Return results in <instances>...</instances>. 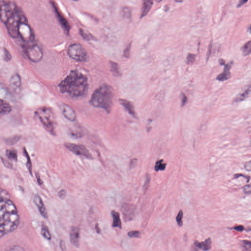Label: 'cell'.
Listing matches in <instances>:
<instances>
[{
  "mask_svg": "<svg viewBox=\"0 0 251 251\" xmlns=\"http://www.w3.org/2000/svg\"><path fill=\"white\" fill-rule=\"evenodd\" d=\"M19 224V216L12 201L0 195V237L14 232Z\"/></svg>",
  "mask_w": 251,
  "mask_h": 251,
  "instance_id": "obj_1",
  "label": "cell"
},
{
  "mask_svg": "<svg viewBox=\"0 0 251 251\" xmlns=\"http://www.w3.org/2000/svg\"><path fill=\"white\" fill-rule=\"evenodd\" d=\"M59 89L73 98L84 96L88 89V78L77 70H72L59 84Z\"/></svg>",
  "mask_w": 251,
  "mask_h": 251,
  "instance_id": "obj_2",
  "label": "cell"
},
{
  "mask_svg": "<svg viewBox=\"0 0 251 251\" xmlns=\"http://www.w3.org/2000/svg\"><path fill=\"white\" fill-rule=\"evenodd\" d=\"M114 98L113 89L108 84H103L95 90L90 98V105L101 108L110 113L112 109Z\"/></svg>",
  "mask_w": 251,
  "mask_h": 251,
  "instance_id": "obj_3",
  "label": "cell"
},
{
  "mask_svg": "<svg viewBox=\"0 0 251 251\" xmlns=\"http://www.w3.org/2000/svg\"><path fill=\"white\" fill-rule=\"evenodd\" d=\"M35 113L45 129L52 135H56V119L52 109L46 107H42L38 108Z\"/></svg>",
  "mask_w": 251,
  "mask_h": 251,
  "instance_id": "obj_4",
  "label": "cell"
},
{
  "mask_svg": "<svg viewBox=\"0 0 251 251\" xmlns=\"http://www.w3.org/2000/svg\"><path fill=\"white\" fill-rule=\"evenodd\" d=\"M26 19L23 12L16 8L15 11L11 18L8 20L6 23V29L9 35L13 38H17L19 36L18 30L20 24L23 20Z\"/></svg>",
  "mask_w": 251,
  "mask_h": 251,
  "instance_id": "obj_5",
  "label": "cell"
},
{
  "mask_svg": "<svg viewBox=\"0 0 251 251\" xmlns=\"http://www.w3.org/2000/svg\"><path fill=\"white\" fill-rule=\"evenodd\" d=\"M68 55L74 60L84 62L88 60V55L84 48L79 44H73L68 47Z\"/></svg>",
  "mask_w": 251,
  "mask_h": 251,
  "instance_id": "obj_6",
  "label": "cell"
},
{
  "mask_svg": "<svg viewBox=\"0 0 251 251\" xmlns=\"http://www.w3.org/2000/svg\"><path fill=\"white\" fill-rule=\"evenodd\" d=\"M19 36L26 43L29 44L33 43L34 40V33L31 27L29 25L27 20L21 21L18 30Z\"/></svg>",
  "mask_w": 251,
  "mask_h": 251,
  "instance_id": "obj_7",
  "label": "cell"
},
{
  "mask_svg": "<svg viewBox=\"0 0 251 251\" xmlns=\"http://www.w3.org/2000/svg\"><path fill=\"white\" fill-rule=\"evenodd\" d=\"M25 52L29 58L33 62H39L43 58V51L37 44L32 43L28 45L26 48Z\"/></svg>",
  "mask_w": 251,
  "mask_h": 251,
  "instance_id": "obj_8",
  "label": "cell"
},
{
  "mask_svg": "<svg viewBox=\"0 0 251 251\" xmlns=\"http://www.w3.org/2000/svg\"><path fill=\"white\" fill-rule=\"evenodd\" d=\"M16 6L12 4L6 3L5 0H0V20L6 24L13 15Z\"/></svg>",
  "mask_w": 251,
  "mask_h": 251,
  "instance_id": "obj_9",
  "label": "cell"
},
{
  "mask_svg": "<svg viewBox=\"0 0 251 251\" xmlns=\"http://www.w3.org/2000/svg\"><path fill=\"white\" fill-rule=\"evenodd\" d=\"M64 145L68 150L76 155L84 157L89 160L93 159V155L83 145L71 143H66Z\"/></svg>",
  "mask_w": 251,
  "mask_h": 251,
  "instance_id": "obj_10",
  "label": "cell"
},
{
  "mask_svg": "<svg viewBox=\"0 0 251 251\" xmlns=\"http://www.w3.org/2000/svg\"><path fill=\"white\" fill-rule=\"evenodd\" d=\"M121 211L124 221L129 222L135 219L136 215V208L135 205L128 203H124L121 206Z\"/></svg>",
  "mask_w": 251,
  "mask_h": 251,
  "instance_id": "obj_11",
  "label": "cell"
},
{
  "mask_svg": "<svg viewBox=\"0 0 251 251\" xmlns=\"http://www.w3.org/2000/svg\"><path fill=\"white\" fill-rule=\"evenodd\" d=\"M52 6H53V9H55V12L56 14V16L58 17V19L61 23V25L62 26V28L64 29L65 32L68 34L69 33L70 30L71 29V27L70 26L69 23L68 22L66 19L63 16L62 14L59 11L58 9V7L56 5L54 2H52Z\"/></svg>",
  "mask_w": 251,
  "mask_h": 251,
  "instance_id": "obj_12",
  "label": "cell"
},
{
  "mask_svg": "<svg viewBox=\"0 0 251 251\" xmlns=\"http://www.w3.org/2000/svg\"><path fill=\"white\" fill-rule=\"evenodd\" d=\"M80 229L76 226H72L71 227L70 232V238L71 243L76 248L80 247Z\"/></svg>",
  "mask_w": 251,
  "mask_h": 251,
  "instance_id": "obj_13",
  "label": "cell"
},
{
  "mask_svg": "<svg viewBox=\"0 0 251 251\" xmlns=\"http://www.w3.org/2000/svg\"><path fill=\"white\" fill-rule=\"evenodd\" d=\"M61 109L64 116L68 120L73 122L76 119V114L72 108L66 104L63 103L61 105Z\"/></svg>",
  "mask_w": 251,
  "mask_h": 251,
  "instance_id": "obj_14",
  "label": "cell"
},
{
  "mask_svg": "<svg viewBox=\"0 0 251 251\" xmlns=\"http://www.w3.org/2000/svg\"><path fill=\"white\" fill-rule=\"evenodd\" d=\"M34 202L37 206L40 214L45 218H47L48 217L47 211L46 208L45 207L44 204L43 203V201L39 195H35L34 198Z\"/></svg>",
  "mask_w": 251,
  "mask_h": 251,
  "instance_id": "obj_15",
  "label": "cell"
},
{
  "mask_svg": "<svg viewBox=\"0 0 251 251\" xmlns=\"http://www.w3.org/2000/svg\"><path fill=\"white\" fill-rule=\"evenodd\" d=\"M119 102L120 103H121V105L125 108V109L130 115H132L135 118H136V113H135V107L133 106V104L132 102L129 101V100H125V99H120Z\"/></svg>",
  "mask_w": 251,
  "mask_h": 251,
  "instance_id": "obj_16",
  "label": "cell"
},
{
  "mask_svg": "<svg viewBox=\"0 0 251 251\" xmlns=\"http://www.w3.org/2000/svg\"><path fill=\"white\" fill-rule=\"evenodd\" d=\"M232 62L230 63L227 64L225 65L224 69L223 70V72L221 74H219L217 77V80L219 81H225L226 80H228L230 78V68L232 66Z\"/></svg>",
  "mask_w": 251,
  "mask_h": 251,
  "instance_id": "obj_17",
  "label": "cell"
},
{
  "mask_svg": "<svg viewBox=\"0 0 251 251\" xmlns=\"http://www.w3.org/2000/svg\"><path fill=\"white\" fill-rule=\"evenodd\" d=\"M154 0H143L141 13V18H143L148 14L152 8Z\"/></svg>",
  "mask_w": 251,
  "mask_h": 251,
  "instance_id": "obj_18",
  "label": "cell"
},
{
  "mask_svg": "<svg viewBox=\"0 0 251 251\" xmlns=\"http://www.w3.org/2000/svg\"><path fill=\"white\" fill-rule=\"evenodd\" d=\"M10 84L12 88L15 91L19 90L21 88V77L18 74H14L10 80Z\"/></svg>",
  "mask_w": 251,
  "mask_h": 251,
  "instance_id": "obj_19",
  "label": "cell"
},
{
  "mask_svg": "<svg viewBox=\"0 0 251 251\" xmlns=\"http://www.w3.org/2000/svg\"><path fill=\"white\" fill-rule=\"evenodd\" d=\"M195 246L197 248L204 251H208L211 248V240L210 238H208L204 242H199L196 241L194 243Z\"/></svg>",
  "mask_w": 251,
  "mask_h": 251,
  "instance_id": "obj_20",
  "label": "cell"
},
{
  "mask_svg": "<svg viewBox=\"0 0 251 251\" xmlns=\"http://www.w3.org/2000/svg\"><path fill=\"white\" fill-rule=\"evenodd\" d=\"M111 213L113 218V227H118L119 229H121L122 228V222L120 219L119 213L114 210H112Z\"/></svg>",
  "mask_w": 251,
  "mask_h": 251,
  "instance_id": "obj_21",
  "label": "cell"
},
{
  "mask_svg": "<svg viewBox=\"0 0 251 251\" xmlns=\"http://www.w3.org/2000/svg\"><path fill=\"white\" fill-rule=\"evenodd\" d=\"M11 110V106L5 101L0 99V115L8 113Z\"/></svg>",
  "mask_w": 251,
  "mask_h": 251,
  "instance_id": "obj_22",
  "label": "cell"
},
{
  "mask_svg": "<svg viewBox=\"0 0 251 251\" xmlns=\"http://www.w3.org/2000/svg\"><path fill=\"white\" fill-rule=\"evenodd\" d=\"M110 67L112 74L115 77H120L121 75V72L118 64L114 61L110 62Z\"/></svg>",
  "mask_w": 251,
  "mask_h": 251,
  "instance_id": "obj_23",
  "label": "cell"
},
{
  "mask_svg": "<svg viewBox=\"0 0 251 251\" xmlns=\"http://www.w3.org/2000/svg\"><path fill=\"white\" fill-rule=\"evenodd\" d=\"M250 91H251V88H250V86H249V88L247 89L245 91L237 96V97L235 99V102H239L244 100L248 97Z\"/></svg>",
  "mask_w": 251,
  "mask_h": 251,
  "instance_id": "obj_24",
  "label": "cell"
},
{
  "mask_svg": "<svg viewBox=\"0 0 251 251\" xmlns=\"http://www.w3.org/2000/svg\"><path fill=\"white\" fill-rule=\"evenodd\" d=\"M42 236L47 240H51L52 239V235L51 234L50 230H49L47 226L43 224L42 226L41 230Z\"/></svg>",
  "mask_w": 251,
  "mask_h": 251,
  "instance_id": "obj_25",
  "label": "cell"
},
{
  "mask_svg": "<svg viewBox=\"0 0 251 251\" xmlns=\"http://www.w3.org/2000/svg\"><path fill=\"white\" fill-rule=\"evenodd\" d=\"M242 53L244 56H247L250 55L251 51V41H249L245 44L241 48Z\"/></svg>",
  "mask_w": 251,
  "mask_h": 251,
  "instance_id": "obj_26",
  "label": "cell"
},
{
  "mask_svg": "<svg viewBox=\"0 0 251 251\" xmlns=\"http://www.w3.org/2000/svg\"><path fill=\"white\" fill-rule=\"evenodd\" d=\"M21 139V136L20 135H15L8 138L5 139V142L9 145H14L18 142V141Z\"/></svg>",
  "mask_w": 251,
  "mask_h": 251,
  "instance_id": "obj_27",
  "label": "cell"
},
{
  "mask_svg": "<svg viewBox=\"0 0 251 251\" xmlns=\"http://www.w3.org/2000/svg\"><path fill=\"white\" fill-rule=\"evenodd\" d=\"M80 34H81V36L86 40H95V37L91 34L89 31H86V30L81 29L80 30Z\"/></svg>",
  "mask_w": 251,
  "mask_h": 251,
  "instance_id": "obj_28",
  "label": "cell"
},
{
  "mask_svg": "<svg viewBox=\"0 0 251 251\" xmlns=\"http://www.w3.org/2000/svg\"><path fill=\"white\" fill-rule=\"evenodd\" d=\"M69 135L72 138H76V139L80 138L83 136V133L81 132H80V131L76 130H73V129L69 130Z\"/></svg>",
  "mask_w": 251,
  "mask_h": 251,
  "instance_id": "obj_29",
  "label": "cell"
},
{
  "mask_svg": "<svg viewBox=\"0 0 251 251\" xmlns=\"http://www.w3.org/2000/svg\"><path fill=\"white\" fill-rule=\"evenodd\" d=\"M166 164L163 163V160H160L157 161L155 163V170L156 172H158L160 170L163 171L165 169Z\"/></svg>",
  "mask_w": 251,
  "mask_h": 251,
  "instance_id": "obj_30",
  "label": "cell"
},
{
  "mask_svg": "<svg viewBox=\"0 0 251 251\" xmlns=\"http://www.w3.org/2000/svg\"><path fill=\"white\" fill-rule=\"evenodd\" d=\"M6 154L9 159L14 160L15 161L17 160V153L14 150H8L6 151Z\"/></svg>",
  "mask_w": 251,
  "mask_h": 251,
  "instance_id": "obj_31",
  "label": "cell"
},
{
  "mask_svg": "<svg viewBox=\"0 0 251 251\" xmlns=\"http://www.w3.org/2000/svg\"><path fill=\"white\" fill-rule=\"evenodd\" d=\"M151 182V176L149 174H147L145 176V180L143 185V190L144 193H146L150 186Z\"/></svg>",
  "mask_w": 251,
  "mask_h": 251,
  "instance_id": "obj_32",
  "label": "cell"
},
{
  "mask_svg": "<svg viewBox=\"0 0 251 251\" xmlns=\"http://www.w3.org/2000/svg\"><path fill=\"white\" fill-rule=\"evenodd\" d=\"M183 213L182 210L179 211L177 217H176V221L177 222L178 226L182 227L183 225Z\"/></svg>",
  "mask_w": 251,
  "mask_h": 251,
  "instance_id": "obj_33",
  "label": "cell"
},
{
  "mask_svg": "<svg viewBox=\"0 0 251 251\" xmlns=\"http://www.w3.org/2000/svg\"><path fill=\"white\" fill-rule=\"evenodd\" d=\"M196 56L194 54L189 53L186 58V63L188 64H191L193 63L195 61Z\"/></svg>",
  "mask_w": 251,
  "mask_h": 251,
  "instance_id": "obj_34",
  "label": "cell"
},
{
  "mask_svg": "<svg viewBox=\"0 0 251 251\" xmlns=\"http://www.w3.org/2000/svg\"><path fill=\"white\" fill-rule=\"evenodd\" d=\"M140 235V232L138 230H132L128 233V235L130 238H138Z\"/></svg>",
  "mask_w": 251,
  "mask_h": 251,
  "instance_id": "obj_35",
  "label": "cell"
},
{
  "mask_svg": "<svg viewBox=\"0 0 251 251\" xmlns=\"http://www.w3.org/2000/svg\"><path fill=\"white\" fill-rule=\"evenodd\" d=\"M11 55L9 53V51L7 50L6 49H4V58L6 61H9L11 59Z\"/></svg>",
  "mask_w": 251,
  "mask_h": 251,
  "instance_id": "obj_36",
  "label": "cell"
},
{
  "mask_svg": "<svg viewBox=\"0 0 251 251\" xmlns=\"http://www.w3.org/2000/svg\"><path fill=\"white\" fill-rule=\"evenodd\" d=\"M123 15H124V17H125L128 19V18L130 19V17H131V11L129 8H127L124 9L123 11Z\"/></svg>",
  "mask_w": 251,
  "mask_h": 251,
  "instance_id": "obj_37",
  "label": "cell"
},
{
  "mask_svg": "<svg viewBox=\"0 0 251 251\" xmlns=\"http://www.w3.org/2000/svg\"><path fill=\"white\" fill-rule=\"evenodd\" d=\"M242 245L243 248L245 249L247 251H250L251 249V242L249 241H242Z\"/></svg>",
  "mask_w": 251,
  "mask_h": 251,
  "instance_id": "obj_38",
  "label": "cell"
},
{
  "mask_svg": "<svg viewBox=\"0 0 251 251\" xmlns=\"http://www.w3.org/2000/svg\"><path fill=\"white\" fill-rule=\"evenodd\" d=\"M23 152H24V153L26 157L27 158V160H28V163H27V165H28V167L29 170L30 171V172H31V161H30V158H29V156L28 154L27 153V151L25 149H24L23 150Z\"/></svg>",
  "mask_w": 251,
  "mask_h": 251,
  "instance_id": "obj_39",
  "label": "cell"
},
{
  "mask_svg": "<svg viewBox=\"0 0 251 251\" xmlns=\"http://www.w3.org/2000/svg\"><path fill=\"white\" fill-rule=\"evenodd\" d=\"M130 48H131V43H130L127 47L126 48L124 52V56L126 58H129L130 54Z\"/></svg>",
  "mask_w": 251,
  "mask_h": 251,
  "instance_id": "obj_40",
  "label": "cell"
},
{
  "mask_svg": "<svg viewBox=\"0 0 251 251\" xmlns=\"http://www.w3.org/2000/svg\"><path fill=\"white\" fill-rule=\"evenodd\" d=\"M58 195L59 198H61V199H64L66 196V191L64 189H62L61 191H59L58 193Z\"/></svg>",
  "mask_w": 251,
  "mask_h": 251,
  "instance_id": "obj_41",
  "label": "cell"
},
{
  "mask_svg": "<svg viewBox=\"0 0 251 251\" xmlns=\"http://www.w3.org/2000/svg\"><path fill=\"white\" fill-rule=\"evenodd\" d=\"M212 42L211 41L210 45H209V46H208V53H207V61H208L210 56V55H211V51H212Z\"/></svg>",
  "mask_w": 251,
  "mask_h": 251,
  "instance_id": "obj_42",
  "label": "cell"
},
{
  "mask_svg": "<svg viewBox=\"0 0 251 251\" xmlns=\"http://www.w3.org/2000/svg\"><path fill=\"white\" fill-rule=\"evenodd\" d=\"M137 162H138V160L136 158H133L131 160L130 163V168L132 169L135 167L137 164Z\"/></svg>",
  "mask_w": 251,
  "mask_h": 251,
  "instance_id": "obj_43",
  "label": "cell"
},
{
  "mask_svg": "<svg viewBox=\"0 0 251 251\" xmlns=\"http://www.w3.org/2000/svg\"><path fill=\"white\" fill-rule=\"evenodd\" d=\"M188 101V98L184 93H182V106H184L186 104V102Z\"/></svg>",
  "mask_w": 251,
  "mask_h": 251,
  "instance_id": "obj_44",
  "label": "cell"
},
{
  "mask_svg": "<svg viewBox=\"0 0 251 251\" xmlns=\"http://www.w3.org/2000/svg\"><path fill=\"white\" fill-rule=\"evenodd\" d=\"M244 226L242 225H238L233 227V229L237 232H242L244 230Z\"/></svg>",
  "mask_w": 251,
  "mask_h": 251,
  "instance_id": "obj_45",
  "label": "cell"
},
{
  "mask_svg": "<svg viewBox=\"0 0 251 251\" xmlns=\"http://www.w3.org/2000/svg\"><path fill=\"white\" fill-rule=\"evenodd\" d=\"M60 247H61V249L62 251L66 250L65 242H64V241L63 240H61L60 241Z\"/></svg>",
  "mask_w": 251,
  "mask_h": 251,
  "instance_id": "obj_46",
  "label": "cell"
},
{
  "mask_svg": "<svg viewBox=\"0 0 251 251\" xmlns=\"http://www.w3.org/2000/svg\"><path fill=\"white\" fill-rule=\"evenodd\" d=\"M244 192L246 193H251V185H246V186H245L244 188Z\"/></svg>",
  "mask_w": 251,
  "mask_h": 251,
  "instance_id": "obj_47",
  "label": "cell"
},
{
  "mask_svg": "<svg viewBox=\"0 0 251 251\" xmlns=\"http://www.w3.org/2000/svg\"><path fill=\"white\" fill-rule=\"evenodd\" d=\"M245 168L248 171H250L251 170V161H248L245 164Z\"/></svg>",
  "mask_w": 251,
  "mask_h": 251,
  "instance_id": "obj_48",
  "label": "cell"
},
{
  "mask_svg": "<svg viewBox=\"0 0 251 251\" xmlns=\"http://www.w3.org/2000/svg\"><path fill=\"white\" fill-rule=\"evenodd\" d=\"M248 0H239L237 4V8H240L241 6H243L244 4L248 2Z\"/></svg>",
  "mask_w": 251,
  "mask_h": 251,
  "instance_id": "obj_49",
  "label": "cell"
},
{
  "mask_svg": "<svg viewBox=\"0 0 251 251\" xmlns=\"http://www.w3.org/2000/svg\"><path fill=\"white\" fill-rule=\"evenodd\" d=\"M36 179H37V182H38V183H39V185H41L43 183V182L40 179V176L39 175V174H36Z\"/></svg>",
  "mask_w": 251,
  "mask_h": 251,
  "instance_id": "obj_50",
  "label": "cell"
},
{
  "mask_svg": "<svg viewBox=\"0 0 251 251\" xmlns=\"http://www.w3.org/2000/svg\"><path fill=\"white\" fill-rule=\"evenodd\" d=\"M95 229H96V232H97L98 233H100L101 230L100 229V227H99V225H98V223H97V224L95 225Z\"/></svg>",
  "mask_w": 251,
  "mask_h": 251,
  "instance_id": "obj_51",
  "label": "cell"
},
{
  "mask_svg": "<svg viewBox=\"0 0 251 251\" xmlns=\"http://www.w3.org/2000/svg\"><path fill=\"white\" fill-rule=\"evenodd\" d=\"M183 1L184 0H175V1L177 2V3H182V2H183Z\"/></svg>",
  "mask_w": 251,
  "mask_h": 251,
  "instance_id": "obj_52",
  "label": "cell"
},
{
  "mask_svg": "<svg viewBox=\"0 0 251 251\" xmlns=\"http://www.w3.org/2000/svg\"><path fill=\"white\" fill-rule=\"evenodd\" d=\"M155 1H156L158 2H161V1H163V0H155Z\"/></svg>",
  "mask_w": 251,
  "mask_h": 251,
  "instance_id": "obj_53",
  "label": "cell"
},
{
  "mask_svg": "<svg viewBox=\"0 0 251 251\" xmlns=\"http://www.w3.org/2000/svg\"><path fill=\"white\" fill-rule=\"evenodd\" d=\"M73 1H78V0H73Z\"/></svg>",
  "mask_w": 251,
  "mask_h": 251,
  "instance_id": "obj_54",
  "label": "cell"
}]
</instances>
